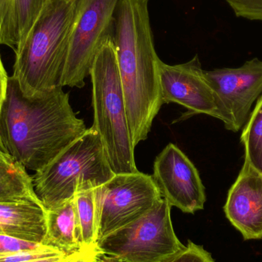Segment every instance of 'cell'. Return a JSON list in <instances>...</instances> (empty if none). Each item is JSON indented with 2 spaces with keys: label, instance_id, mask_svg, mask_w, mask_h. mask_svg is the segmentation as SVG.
<instances>
[{
  "label": "cell",
  "instance_id": "cell-1",
  "mask_svg": "<svg viewBox=\"0 0 262 262\" xmlns=\"http://www.w3.org/2000/svg\"><path fill=\"white\" fill-rule=\"evenodd\" d=\"M87 129L63 87L26 96L9 77L0 112V148L26 169H42Z\"/></svg>",
  "mask_w": 262,
  "mask_h": 262
},
{
  "label": "cell",
  "instance_id": "cell-2",
  "mask_svg": "<svg viewBox=\"0 0 262 262\" xmlns=\"http://www.w3.org/2000/svg\"><path fill=\"white\" fill-rule=\"evenodd\" d=\"M149 0H121L114 42L134 146L146 140L163 105L160 63L151 29Z\"/></svg>",
  "mask_w": 262,
  "mask_h": 262
},
{
  "label": "cell",
  "instance_id": "cell-3",
  "mask_svg": "<svg viewBox=\"0 0 262 262\" xmlns=\"http://www.w3.org/2000/svg\"><path fill=\"white\" fill-rule=\"evenodd\" d=\"M77 0H46L15 54L12 78L26 96L61 87Z\"/></svg>",
  "mask_w": 262,
  "mask_h": 262
},
{
  "label": "cell",
  "instance_id": "cell-4",
  "mask_svg": "<svg viewBox=\"0 0 262 262\" xmlns=\"http://www.w3.org/2000/svg\"><path fill=\"white\" fill-rule=\"evenodd\" d=\"M95 129L115 174L138 171L113 35L104 41L90 72Z\"/></svg>",
  "mask_w": 262,
  "mask_h": 262
},
{
  "label": "cell",
  "instance_id": "cell-5",
  "mask_svg": "<svg viewBox=\"0 0 262 262\" xmlns=\"http://www.w3.org/2000/svg\"><path fill=\"white\" fill-rule=\"evenodd\" d=\"M98 133L90 127L58 157L32 176L34 190L52 210L80 191L102 186L115 176Z\"/></svg>",
  "mask_w": 262,
  "mask_h": 262
},
{
  "label": "cell",
  "instance_id": "cell-6",
  "mask_svg": "<svg viewBox=\"0 0 262 262\" xmlns=\"http://www.w3.org/2000/svg\"><path fill=\"white\" fill-rule=\"evenodd\" d=\"M164 198L151 210L97 243L98 254L115 262H166L185 246L174 232Z\"/></svg>",
  "mask_w": 262,
  "mask_h": 262
},
{
  "label": "cell",
  "instance_id": "cell-7",
  "mask_svg": "<svg viewBox=\"0 0 262 262\" xmlns=\"http://www.w3.org/2000/svg\"><path fill=\"white\" fill-rule=\"evenodd\" d=\"M121 0H77L61 87L82 89L101 46L114 33Z\"/></svg>",
  "mask_w": 262,
  "mask_h": 262
},
{
  "label": "cell",
  "instance_id": "cell-8",
  "mask_svg": "<svg viewBox=\"0 0 262 262\" xmlns=\"http://www.w3.org/2000/svg\"><path fill=\"white\" fill-rule=\"evenodd\" d=\"M95 197L98 242L138 220L163 198L152 176L140 171L115 174L95 188Z\"/></svg>",
  "mask_w": 262,
  "mask_h": 262
},
{
  "label": "cell",
  "instance_id": "cell-9",
  "mask_svg": "<svg viewBox=\"0 0 262 262\" xmlns=\"http://www.w3.org/2000/svg\"><path fill=\"white\" fill-rule=\"evenodd\" d=\"M204 75L213 92L217 119L227 130H241L262 94V60L254 58L238 68L204 70Z\"/></svg>",
  "mask_w": 262,
  "mask_h": 262
},
{
  "label": "cell",
  "instance_id": "cell-10",
  "mask_svg": "<svg viewBox=\"0 0 262 262\" xmlns=\"http://www.w3.org/2000/svg\"><path fill=\"white\" fill-rule=\"evenodd\" d=\"M152 177L171 206L189 214L204 209L206 191L198 169L173 143L157 156Z\"/></svg>",
  "mask_w": 262,
  "mask_h": 262
},
{
  "label": "cell",
  "instance_id": "cell-11",
  "mask_svg": "<svg viewBox=\"0 0 262 262\" xmlns=\"http://www.w3.org/2000/svg\"><path fill=\"white\" fill-rule=\"evenodd\" d=\"M163 104L176 103L187 109L185 118L205 115L218 118L213 92L205 78L198 55L183 64L160 63Z\"/></svg>",
  "mask_w": 262,
  "mask_h": 262
},
{
  "label": "cell",
  "instance_id": "cell-12",
  "mask_svg": "<svg viewBox=\"0 0 262 262\" xmlns=\"http://www.w3.org/2000/svg\"><path fill=\"white\" fill-rule=\"evenodd\" d=\"M224 212L245 240L262 239V173L246 157L228 192Z\"/></svg>",
  "mask_w": 262,
  "mask_h": 262
},
{
  "label": "cell",
  "instance_id": "cell-13",
  "mask_svg": "<svg viewBox=\"0 0 262 262\" xmlns=\"http://www.w3.org/2000/svg\"><path fill=\"white\" fill-rule=\"evenodd\" d=\"M47 210L38 200L0 202V235L44 244Z\"/></svg>",
  "mask_w": 262,
  "mask_h": 262
},
{
  "label": "cell",
  "instance_id": "cell-14",
  "mask_svg": "<svg viewBox=\"0 0 262 262\" xmlns=\"http://www.w3.org/2000/svg\"><path fill=\"white\" fill-rule=\"evenodd\" d=\"M44 245L66 255L84 249L81 243L75 197L47 211V232Z\"/></svg>",
  "mask_w": 262,
  "mask_h": 262
},
{
  "label": "cell",
  "instance_id": "cell-15",
  "mask_svg": "<svg viewBox=\"0 0 262 262\" xmlns=\"http://www.w3.org/2000/svg\"><path fill=\"white\" fill-rule=\"evenodd\" d=\"M24 200H38L32 176L21 163L0 148V202Z\"/></svg>",
  "mask_w": 262,
  "mask_h": 262
},
{
  "label": "cell",
  "instance_id": "cell-16",
  "mask_svg": "<svg viewBox=\"0 0 262 262\" xmlns=\"http://www.w3.org/2000/svg\"><path fill=\"white\" fill-rule=\"evenodd\" d=\"M75 202L83 247L84 249H95L98 242L95 189L77 192Z\"/></svg>",
  "mask_w": 262,
  "mask_h": 262
},
{
  "label": "cell",
  "instance_id": "cell-17",
  "mask_svg": "<svg viewBox=\"0 0 262 262\" xmlns=\"http://www.w3.org/2000/svg\"><path fill=\"white\" fill-rule=\"evenodd\" d=\"M240 142L244 146L245 157L262 173V94L243 127Z\"/></svg>",
  "mask_w": 262,
  "mask_h": 262
},
{
  "label": "cell",
  "instance_id": "cell-18",
  "mask_svg": "<svg viewBox=\"0 0 262 262\" xmlns=\"http://www.w3.org/2000/svg\"><path fill=\"white\" fill-rule=\"evenodd\" d=\"M46 3V0H15L18 38L16 49L24 42L30 33Z\"/></svg>",
  "mask_w": 262,
  "mask_h": 262
},
{
  "label": "cell",
  "instance_id": "cell-19",
  "mask_svg": "<svg viewBox=\"0 0 262 262\" xmlns=\"http://www.w3.org/2000/svg\"><path fill=\"white\" fill-rule=\"evenodd\" d=\"M17 43L15 0H0V44L15 51Z\"/></svg>",
  "mask_w": 262,
  "mask_h": 262
},
{
  "label": "cell",
  "instance_id": "cell-20",
  "mask_svg": "<svg viewBox=\"0 0 262 262\" xmlns=\"http://www.w3.org/2000/svg\"><path fill=\"white\" fill-rule=\"evenodd\" d=\"M239 18L262 21V0H225Z\"/></svg>",
  "mask_w": 262,
  "mask_h": 262
},
{
  "label": "cell",
  "instance_id": "cell-21",
  "mask_svg": "<svg viewBox=\"0 0 262 262\" xmlns=\"http://www.w3.org/2000/svg\"><path fill=\"white\" fill-rule=\"evenodd\" d=\"M63 254L52 248L43 246L38 249L0 253V262H26Z\"/></svg>",
  "mask_w": 262,
  "mask_h": 262
},
{
  "label": "cell",
  "instance_id": "cell-22",
  "mask_svg": "<svg viewBox=\"0 0 262 262\" xmlns=\"http://www.w3.org/2000/svg\"><path fill=\"white\" fill-rule=\"evenodd\" d=\"M166 262H215L209 252L203 246L188 241L187 246Z\"/></svg>",
  "mask_w": 262,
  "mask_h": 262
},
{
  "label": "cell",
  "instance_id": "cell-23",
  "mask_svg": "<svg viewBox=\"0 0 262 262\" xmlns=\"http://www.w3.org/2000/svg\"><path fill=\"white\" fill-rule=\"evenodd\" d=\"M43 246L46 245L26 241L8 235H0V253H9L18 251L38 249Z\"/></svg>",
  "mask_w": 262,
  "mask_h": 262
},
{
  "label": "cell",
  "instance_id": "cell-24",
  "mask_svg": "<svg viewBox=\"0 0 262 262\" xmlns=\"http://www.w3.org/2000/svg\"><path fill=\"white\" fill-rule=\"evenodd\" d=\"M99 255L95 249H83L81 252L69 255L64 262H94Z\"/></svg>",
  "mask_w": 262,
  "mask_h": 262
},
{
  "label": "cell",
  "instance_id": "cell-25",
  "mask_svg": "<svg viewBox=\"0 0 262 262\" xmlns=\"http://www.w3.org/2000/svg\"><path fill=\"white\" fill-rule=\"evenodd\" d=\"M8 80H9V76H8L7 72L3 66L1 56H0V112H1L2 106H3L5 98H6Z\"/></svg>",
  "mask_w": 262,
  "mask_h": 262
},
{
  "label": "cell",
  "instance_id": "cell-26",
  "mask_svg": "<svg viewBox=\"0 0 262 262\" xmlns=\"http://www.w3.org/2000/svg\"><path fill=\"white\" fill-rule=\"evenodd\" d=\"M69 255L64 254H58L53 256L46 257V258H38V259L32 260L26 262H64Z\"/></svg>",
  "mask_w": 262,
  "mask_h": 262
},
{
  "label": "cell",
  "instance_id": "cell-27",
  "mask_svg": "<svg viewBox=\"0 0 262 262\" xmlns=\"http://www.w3.org/2000/svg\"><path fill=\"white\" fill-rule=\"evenodd\" d=\"M94 262H115L112 261V260L109 259V258H106V257L103 256V255H99L97 257L96 259Z\"/></svg>",
  "mask_w": 262,
  "mask_h": 262
}]
</instances>
